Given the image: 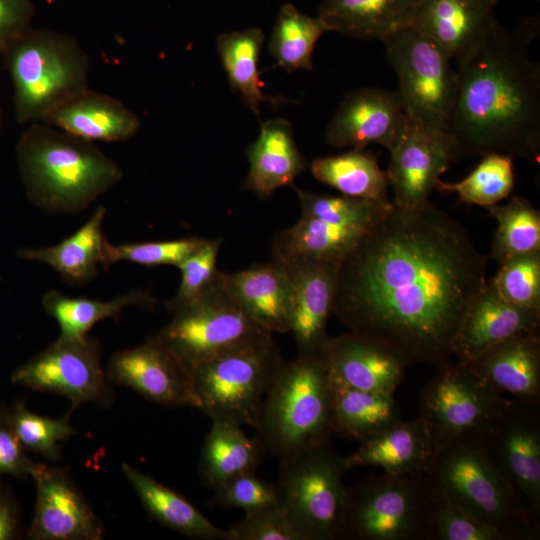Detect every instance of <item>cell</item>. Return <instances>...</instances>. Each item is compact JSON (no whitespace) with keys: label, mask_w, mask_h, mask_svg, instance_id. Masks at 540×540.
Returning <instances> with one entry per match:
<instances>
[{"label":"cell","mask_w":540,"mask_h":540,"mask_svg":"<svg viewBox=\"0 0 540 540\" xmlns=\"http://www.w3.org/2000/svg\"><path fill=\"white\" fill-rule=\"evenodd\" d=\"M332 426L340 437L362 442L403 421L394 395L365 391L331 379Z\"/></svg>","instance_id":"33"},{"label":"cell","mask_w":540,"mask_h":540,"mask_svg":"<svg viewBox=\"0 0 540 540\" xmlns=\"http://www.w3.org/2000/svg\"><path fill=\"white\" fill-rule=\"evenodd\" d=\"M426 474L448 500L508 540L539 539V521L521 505L496 470L481 431L462 434L437 448Z\"/></svg>","instance_id":"5"},{"label":"cell","mask_w":540,"mask_h":540,"mask_svg":"<svg viewBox=\"0 0 540 540\" xmlns=\"http://www.w3.org/2000/svg\"><path fill=\"white\" fill-rule=\"evenodd\" d=\"M13 384L62 396L71 410L84 403L109 407L114 393L102 366L100 342L89 335L58 337L11 374Z\"/></svg>","instance_id":"13"},{"label":"cell","mask_w":540,"mask_h":540,"mask_svg":"<svg viewBox=\"0 0 540 540\" xmlns=\"http://www.w3.org/2000/svg\"><path fill=\"white\" fill-rule=\"evenodd\" d=\"M70 414L57 419L41 416L19 400L0 407V423L14 434L26 451L56 462L62 459L61 443L77 433L69 421Z\"/></svg>","instance_id":"39"},{"label":"cell","mask_w":540,"mask_h":540,"mask_svg":"<svg viewBox=\"0 0 540 540\" xmlns=\"http://www.w3.org/2000/svg\"><path fill=\"white\" fill-rule=\"evenodd\" d=\"M255 431L265 455L278 462L331 438V378L320 352L282 361Z\"/></svg>","instance_id":"4"},{"label":"cell","mask_w":540,"mask_h":540,"mask_svg":"<svg viewBox=\"0 0 540 540\" xmlns=\"http://www.w3.org/2000/svg\"><path fill=\"white\" fill-rule=\"evenodd\" d=\"M340 261L298 259L283 263L291 281L289 332L299 353H317L328 338L327 325Z\"/></svg>","instance_id":"19"},{"label":"cell","mask_w":540,"mask_h":540,"mask_svg":"<svg viewBox=\"0 0 540 540\" xmlns=\"http://www.w3.org/2000/svg\"><path fill=\"white\" fill-rule=\"evenodd\" d=\"M21 513L11 490L0 481V540L20 536Z\"/></svg>","instance_id":"50"},{"label":"cell","mask_w":540,"mask_h":540,"mask_svg":"<svg viewBox=\"0 0 540 540\" xmlns=\"http://www.w3.org/2000/svg\"><path fill=\"white\" fill-rule=\"evenodd\" d=\"M419 391V417L435 450L456 437L488 428L510 398L495 391L467 365L448 361Z\"/></svg>","instance_id":"12"},{"label":"cell","mask_w":540,"mask_h":540,"mask_svg":"<svg viewBox=\"0 0 540 540\" xmlns=\"http://www.w3.org/2000/svg\"><path fill=\"white\" fill-rule=\"evenodd\" d=\"M538 19L515 28L496 20L457 62V86L445 132L457 159L507 154L540 155V66L531 55Z\"/></svg>","instance_id":"2"},{"label":"cell","mask_w":540,"mask_h":540,"mask_svg":"<svg viewBox=\"0 0 540 540\" xmlns=\"http://www.w3.org/2000/svg\"><path fill=\"white\" fill-rule=\"evenodd\" d=\"M35 508L27 537L32 540H100L104 526L69 473L43 467L33 476Z\"/></svg>","instance_id":"17"},{"label":"cell","mask_w":540,"mask_h":540,"mask_svg":"<svg viewBox=\"0 0 540 540\" xmlns=\"http://www.w3.org/2000/svg\"><path fill=\"white\" fill-rule=\"evenodd\" d=\"M224 288L245 312L272 333L289 332L291 281L276 260L233 272H221Z\"/></svg>","instance_id":"23"},{"label":"cell","mask_w":540,"mask_h":540,"mask_svg":"<svg viewBox=\"0 0 540 540\" xmlns=\"http://www.w3.org/2000/svg\"><path fill=\"white\" fill-rule=\"evenodd\" d=\"M485 450L521 505L540 515V414L537 406L510 398L499 417L481 431Z\"/></svg>","instance_id":"14"},{"label":"cell","mask_w":540,"mask_h":540,"mask_svg":"<svg viewBox=\"0 0 540 540\" xmlns=\"http://www.w3.org/2000/svg\"><path fill=\"white\" fill-rule=\"evenodd\" d=\"M434 453L433 438L418 416L359 442L358 448L342 461L347 471L374 466L391 475H418L427 472Z\"/></svg>","instance_id":"25"},{"label":"cell","mask_w":540,"mask_h":540,"mask_svg":"<svg viewBox=\"0 0 540 540\" xmlns=\"http://www.w3.org/2000/svg\"><path fill=\"white\" fill-rule=\"evenodd\" d=\"M45 312L60 328L61 338H80L105 319L117 320L129 307L153 308L157 300L146 290L135 289L110 300L71 297L51 289L42 296Z\"/></svg>","instance_id":"34"},{"label":"cell","mask_w":540,"mask_h":540,"mask_svg":"<svg viewBox=\"0 0 540 540\" xmlns=\"http://www.w3.org/2000/svg\"><path fill=\"white\" fill-rule=\"evenodd\" d=\"M346 471L331 438L279 462L278 504L305 540L339 539Z\"/></svg>","instance_id":"9"},{"label":"cell","mask_w":540,"mask_h":540,"mask_svg":"<svg viewBox=\"0 0 540 540\" xmlns=\"http://www.w3.org/2000/svg\"><path fill=\"white\" fill-rule=\"evenodd\" d=\"M248 175L243 188L260 199L270 197L278 188L290 186L308 168L289 121L283 118L262 122L257 139L247 149Z\"/></svg>","instance_id":"27"},{"label":"cell","mask_w":540,"mask_h":540,"mask_svg":"<svg viewBox=\"0 0 540 540\" xmlns=\"http://www.w3.org/2000/svg\"><path fill=\"white\" fill-rule=\"evenodd\" d=\"M497 1H499V0H497Z\"/></svg>","instance_id":"52"},{"label":"cell","mask_w":540,"mask_h":540,"mask_svg":"<svg viewBox=\"0 0 540 540\" xmlns=\"http://www.w3.org/2000/svg\"><path fill=\"white\" fill-rule=\"evenodd\" d=\"M382 42L396 73V91L408 118L445 131L457 86L452 58L413 26L389 35Z\"/></svg>","instance_id":"11"},{"label":"cell","mask_w":540,"mask_h":540,"mask_svg":"<svg viewBox=\"0 0 540 540\" xmlns=\"http://www.w3.org/2000/svg\"><path fill=\"white\" fill-rule=\"evenodd\" d=\"M421 0H324L317 17L327 31L383 41L412 26Z\"/></svg>","instance_id":"28"},{"label":"cell","mask_w":540,"mask_h":540,"mask_svg":"<svg viewBox=\"0 0 540 540\" xmlns=\"http://www.w3.org/2000/svg\"><path fill=\"white\" fill-rule=\"evenodd\" d=\"M390 154L386 175L394 194L392 203L407 208L428 202L440 176L457 160L453 142L445 131L410 118Z\"/></svg>","instance_id":"15"},{"label":"cell","mask_w":540,"mask_h":540,"mask_svg":"<svg viewBox=\"0 0 540 540\" xmlns=\"http://www.w3.org/2000/svg\"><path fill=\"white\" fill-rule=\"evenodd\" d=\"M497 221L491 257L499 263L515 256L540 252V212L528 200L515 195L504 205L487 207Z\"/></svg>","instance_id":"38"},{"label":"cell","mask_w":540,"mask_h":540,"mask_svg":"<svg viewBox=\"0 0 540 540\" xmlns=\"http://www.w3.org/2000/svg\"><path fill=\"white\" fill-rule=\"evenodd\" d=\"M486 269L448 213L430 201L392 203L340 261L332 314L349 333L388 347L408 365L438 367L454 357Z\"/></svg>","instance_id":"1"},{"label":"cell","mask_w":540,"mask_h":540,"mask_svg":"<svg viewBox=\"0 0 540 540\" xmlns=\"http://www.w3.org/2000/svg\"><path fill=\"white\" fill-rule=\"evenodd\" d=\"M513 157L502 153L481 156L479 164L458 182L438 181L436 189L452 192L460 201L485 208L507 198L514 187L515 174Z\"/></svg>","instance_id":"40"},{"label":"cell","mask_w":540,"mask_h":540,"mask_svg":"<svg viewBox=\"0 0 540 540\" xmlns=\"http://www.w3.org/2000/svg\"><path fill=\"white\" fill-rule=\"evenodd\" d=\"M44 123L89 142L126 141L141 126L122 101L89 87L55 109Z\"/></svg>","instance_id":"26"},{"label":"cell","mask_w":540,"mask_h":540,"mask_svg":"<svg viewBox=\"0 0 540 540\" xmlns=\"http://www.w3.org/2000/svg\"><path fill=\"white\" fill-rule=\"evenodd\" d=\"M207 238L191 236L178 239L147 241L138 243L112 244L108 240L104 247L102 267L126 261L143 266H178L199 248Z\"/></svg>","instance_id":"43"},{"label":"cell","mask_w":540,"mask_h":540,"mask_svg":"<svg viewBox=\"0 0 540 540\" xmlns=\"http://www.w3.org/2000/svg\"><path fill=\"white\" fill-rule=\"evenodd\" d=\"M496 292L508 303L540 312V252L515 256L500 263L489 279Z\"/></svg>","instance_id":"42"},{"label":"cell","mask_w":540,"mask_h":540,"mask_svg":"<svg viewBox=\"0 0 540 540\" xmlns=\"http://www.w3.org/2000/svg\"><path fill=\"white\" fill-rule=\"evenodd\" d=\"M500 394L540 402V339L536 332L508 338L465 363Z\"/></svg>","instance_id":"22"},{"label":"cell","mask_w":540,"mask_h":540,"mask_svg":"<svg viewBox=\"0 0 540 540\" xmlns=\"http://www.w3.org/2000/svg\"><path fill=\"white\" fill-rule=\"evenodd\" d=\"M409 118L397 91L367 87L345 96L325 134L337 148L379 144L391 151L403 136Z\"/></svg>","instance_id":"18"},{"label":"cell","mask_w":540,"mask_h":540,"mask_svg":"<svg viewBox=\"0 0 540 540\" xmlns=\"http://www.w3.org/2000/svg\"><path fill=\"white\" fill-rule=\"evenodd\" d=\"M539 325L540 312L508 303L487 279L466 312L454 357L465 364L508 338L537 332Z\"/></svg>","instance_id":"21"},{"label":"cell","mask_w":540,"mask_h":540,"mask_svg":"<svg viewBox=\"0 0 540 540\" xmlns=\"http://www.w3.org/2000/svg\"><path fill=\"white\" fill-rule=\"evenodd\" d=\"M312 175L343 195L392 202L388 197L389 182L377 157L365 148H352L341 154L318 157L310 164Z\"/></svg>","instance_id":"36"},{"label":"cell","mask_w":540,"mask_h":540,"mask_svg":"<svg viewBox=\"0 0 540 540\" xmlns=\"http://www.w3.org/2000/svg\"><path fill=\"white\" fill-rule=\"evenodd\" d=\"M211 421L198 461V474L206 487L215 490L237 475L256 472L265 452L259 440L248 436L242 426Z\"/></svg>","instance_id":"32"},{"label":"cell","mask_w":540,"mask_h":540,"mask_svg":"<svg viewBox=\"0 0 540 540\" xmlns=\"http://www.w3.org/2000/svg\"><path fill=\"white\" fill-rule=\"evenodd\" d=\"M370 229L300 216L293 226L274 235L272 259L281 263L298 259L341 261Z\"/></svg>","instance_id":"31"},{"label":"cell","mask_w":540,"mask_h":540,"mask_svg":"<svg viewBox=\"0 0 540 540\" xmlns=\"http://www.w3.org/2000/svg\"><path fill=\"white\" fill-rule=\"evenodd\" d=\"M105 215L106 208L99 206L81 227L59 243L23 248L18 255L24 260L48 265L67 283L87 284L96 277L102 265L107 242L103 234Z\"/></svg>","instance_id":"29"},{"label":"cell","mask_w":540,"mask_h":540,"mask_svg":"<svg viewBox=\"0 0 540 540\" xmlns=\"http://www.w3.org/2000/svg\"><path fill=\"white\" fill-rule=\"evenodd\" d=\"M295 188V187H294ZM301 217L330 223L372 228L389 209L392 202L382 203L346 195H322L295 188Z\"/></svg>","instance_id":"41"},{"label":"cell","mask_w":540,"mask_h":540,"mask_svg":"<svg viewBox=\"0 0 540 540\" xmlns=\"http://www.w3.org/2000/svg\"><path fill=\"white\" fill-rule=\"evenodd\" d=\"M432 496L426 473L364 477L347 486L339 538L429 540Z\"/></svg>","instance_id":"7"},{"label":"cell","mask_w":540,"mask_h":540,"mask_svg":"<svg viewBox=\"0 0 540 540\" xmlns=\"http://www.w3.org/2000/svg\"><path fill=\"white\" fill-rule=\"evenodd\" d=\"M33 14L30 0H0V52L31 27Z\"/></svg>","instance_id":"49"},{"label":"cell","mask_w":540,"mask_h":540,"mask_svg":"<svg viewBox=\"0 0 540 540\" xmlns=\"http://www.w3.org/2000/svg\"><path fill=\"white\" fill-rule=\"evenodd\" d=\"M2 128H3V112H2V107L0 104V135L2 133Z\"/></svg>","instance_id":"51"},{"label":"cell","mask_w":540,"mask_h":540,"mask_svg":"<svg viewBox=\"0 0 540 540\" xmlns=\"http://www.w3.org/2000/svg\"><path fill=\"white\" fill-rule=\"evenodd\" d=\"M213 491L214 504L239 508L245 513L278 504L275 483L265 481L255 472L237 475Z\"/></svg>","instance_id":"46"},{"label":"cell","mask_w":540,"mask_h":540,"mask_svg":"<svg viewBox=\"0 0 540 540\" xmlns=\"http://www.w3.org/2000/svg\"><path fill=\"white\" fill-rule=\"evenodd\" d=\"M0 54L12 82L19 124L44 122L89 87L90 58L69 35L30 27Z\"/></svg>","instance_id":"6"},{"label":"cell","mask_w":540,"mask_h":540,"mask_svg":"<svg viewBox=\"0 0 540 540\" xmlns=\"http://www.w3.org/2000/svg\"><path fill=\"white\" fill-rule=\"evenodd\" d=\"M326 31L317 16H308L293 4L285 3L277 15L268 45L269 53L286 71H310L313 69L314 47Z\"/></svg>","instance_id":"37"},{"label":"cell","mask_w":540,"mask_h":540,"mask_svg":"<svg viewBox=\"0 0 540 540\" xmlns=\"http://www.w3.org/2000/svg\"><path fill=\"white\" fill-rule=\"evenodd\" d=\"M283 360L272 336L190 367L199 410L211 420L255 430L267 391Z\"/></svg>","instance_id":"8"},{"label":"cell","mask_w":540,"mask_h":540,"mask_svg":"<svg viewBox=\"0 0 540 540\" xmlns=\"http://www.w3.org/2000/svg\"><path fill=\"white\" fill-rule=\"evenodd\" d=\"M121 470L147 514L164 527L203 540H229V533L212 523L185 497L128 463Z\"/></svg>","instance_id":"30"},{"label":"cell","mask_w":540,"mask_h":540,"mask_svg":"<svg viewBox=\"0 0 540 540\" xmlns=\"http://www.w3.org/2000/svg\"><path fill=\"white\" fill-rule=\"evenodd\" d=\"M320 354L332 380L383 394L394 395L408 367L407 362L388 347L349 332L328 336Z\"/></svg>","instance_id":"20"},{"label":"cell","mask_w":540,"mask_h":540,"mask_svg":"<svg viewBox=\"0 0 540 540\" xmlns=\"http://www.w3.org/2000/svg\"><path fill=\"white\" fill-rule=\"evenodd\" d=\"M221 272L208 291L172 312L170 321L152 335L188 369L273 336L229 295Z\"/></svg>","instance_id":"10"},{"label":"cell","mask_w":540,"mask_h":540,"mask_svg":"<svg viewBox=\"0 0 540 540\" xmlns=\"http://www.w3.org/2000/svg\"><path fill=\"white\" fill-rule=\"evenodd\" d=\"M263 41L264 33L259 28L222 33L216 40L217 51L231 87L257 117L261 103L276 106L293 102L279 96H268L262 90L258 62Z\"/></svg>","instance_id":"35"},{"label":"cell","mask_w":540,"mask_h":540,"mask_svg":"<svg viewBox=\"0 0 540 540\" xmlns=\"http://www.w3.org/2000/svg\"><path fill=\"white\" fill-rule=\"evenodd\" d=\"M433 486V484H432ZM429 540H508L496 528L468 514L433 486Z\"/></svg>","instance_id":"44"},{"label":"cell","mask_w":540,"mask_h":540,"mask_svg":"<svg viewBox=\"0 0 540 540\" xmlns=\"http://www.w3.org/2000/svg\"><path fill=\"white\" fill-rule=\"evenodd\" d=\"M227 531L229 540H305L279 504L245 513Z\"/></svg>","instance_id":"47"},{"label":"cell","mask_w":540,"mask_h":540,"mask_svg":"<svg viewBox=\"0 0 540 540\" xmlns=\"http://www.w3.org/2000/svg\"><path fill=\"white\" fill-rule=\"evenodd\" d=\"M106 373L111 383L128 387L154 403L200 407L188 368L152 336L135 347L115 352Z\"/></svg>","instance_id":"16"},{"label":"cell","mask_w":540,"mask_h":540,"mask_svg":"<svg viewBox=\"0 0 540 540\" xmlns=\"http://www.w3.org/2000/svg\"><path fill=\"white\" fill-rule=\"evenodd\" d=\"M27 198L52 214H77L116 185L123 170L93 142L44 122L29 124L16 145Z\"/></svg>","instance_id":"3"},{"label":"cell","mask_w":540,"mask_h":540,"mask_svg":"<svg viewBox=\"0 0 540 540\" xmlns=\"http://www.w3.org/2000/svg\"><path fill=\"white\" fill-rule=\"evenodd\" d=\"M497 0H421L412 26L439 44L456 63L486 35Z\"/></svg>","instance_id":"24"},{"label":"cell","mask_w":540,"mask_h":540,"mask_svg":"<svg viewBox=\"0 0 540 540\" xmlns=\"http://www.w3.org/2000/svg\"><path fill=\"white\" fill-rule=\"evenodd\" d=\"M26 452L14 434L0 423V476L33 478L44 464L33 461Z\"/></svg>","instance_id":"48"},{"label":"cell","mask_w":540,"mask_h":540,"mask_svg":"<svg viewBox=\"0 0 540 540\" xmlns=\"http://www.w3.org/2000/svg\"><path fill=\"white\" fill-rule=\"evenodd\" d=\"M222 243L221 238H207L177 266L181 280L175 295L165 303L169 313L195 302L214 284L220 272L217 258Z\"/></svg>","instance_id":"45"}]
</instances>
